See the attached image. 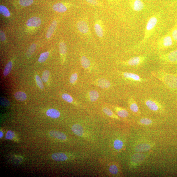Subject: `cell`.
Listing matches in <instances>:
<instances>
[{
	"label": "cell",
	"instance_id": "1",
	"mask_svg": "<svg viewBox=\"0 0 177 177\" xmlns=\"http://www.w3.org/2000/svg\"><path fill=\"white\" fill-rule=\"evenodd\" d=\"M158 20V16L157 14L153 15L149 18L144 30V36L140 42L137 45L138 47L144 45L149 39L154 31L157 24Z\"/></svg>",
	"mask_w": 177,
	"mask_h": 177
},
{
	"label": "cell",
	"instance_id": "2",
	"mask_svg": "<svg viewBox=\"0 0 177 177\" xmlns=\"http://www.w3.org/2000/svg\"><path fill=\"white\" fill-rule=\"evenodd\" d=\"M156 75L168 87L171 88H177V77L175 76L163 72H159Z\"/></svg>",
	"mask_w": 177,
	"mask_h": 177
},
{
	"label": "cell",
	"instance_id": "3",
	"mask_svg": "<svg viewBox=\"0 0 177 177\" xmlns=\"http://www.w3.org/2000/svg\"><path fill=\"white\" fill-rule=\"evenodd\" d=\"M149 153H137L132 156L130 162L131 168L136 167L141 165L147 159L150 155Z\"/></svg>",
	"mask_w": 177,
	"mask_h": 177
},
{
	"label": "cell",
	"instance_id": "4",
	"mask_svg": "<svg viewBox=\"0 0 177 177\" xmlns=\"http://www.w3.org/2000/svg\"><path fill=\"white\" fill-rule=\"evenodd\" d=\"M174 43L170 31L161 38L158 41V46L160 49L164 50L171 48Z\"/></svg>",
	"mask_w": 177,
	"mask_h": 177
},
{
	"label": "cell",
	"instance_id": "5",
	"mask_svg": "<svg viewBox=\"0 0 177 177\" xmlns=\"http://www.w3.org/2000/svg\"><path fill=\"white\" fill-rule=\"evenodd\" d=\"M146 105L151 111L155 112L162 113L163 107L159 102L153 99H147L145 101Z\"/></svg>",
	"mask_w": 177,
	"mask_h": 177
},
{
	"label": "cell",
	"instance_id": "6",
	"mask_svg": "<svg viewBox=\"0 0 177 177\" xmlns=\"http://www.w3.org/2000/svg\"><path fill=\"white\" fill-rule=\"evenodd\" d=\"M155 143L144 142L136 144L134 149L137 153H145L148 152L155 146Z\"/></svg>",
	"mask_w": 177,
	"mask_h": 177
},
{
	"label": "cell",
	"instance_id": "7",
	"mask_svg": "<svg viewBox=\"0 0 177 177\" xmlns=\"http://www.w3.org/2000/svg\"><path fill=\"white\" fill-rule=\"evenodd\" d=\"M162 61L171 64H177V49L160 56Z\"/></svg>",
	"mask_w": 177,
	"mask_h": 177
},
{
	"label": "cell",
	"instance_id": "8",
	"mask_svg": "<svg viewBox=\"0 0 177 177\" xmlns=\"http://www.w3.org/2000/svg\"><path fill=\"white\" fill-rule=\"evenodd\" d=\"M147 59V56L140 55L133 57L125 61L123 64L129 66H137L143 64Z\"/></svg>",
	"mask_w": 177,
	"mask_h": 177
},
{
	"label": "cell",
	"instance_id": "9",
	"mask_svg": "<svg viewBox=\"0 0 177 177\" xmlns=\"http://www.w3.org/2000/svg\"><path fill=\"white\" fill-rule=\"evenodd\" d=\"M77 27L80 33L87 34L89 32V28L88 23L85 20H80L77 24Z\"/></svg>",
	"mask_w": 177,
	"mask_h": 177
},
{
	"label": "cell",
	"instance_id": "10",
	"mask_svg": "<svg viewBox=\"0 0 177 177\" xmlns=\"http://www.w3.org/2000/svg\"><path fill=\"white\" fill-rule=\"evenodd\" d=\"M122 75L124 77L133 82H143L144 80L138 74L129 72H123Z\"/></svg>",
	"mask_w": 177,
	"mask_h": 177
},
{
	"label": "cell",
	"instance_id": "11",
	"mask_svg": "<svg viewBox=\"0 0 177 177\" xmlns=\"http://www.w3.org/2000/svg\"><path fill=\"white\" fill-rule=\"evenodd\" d=\"M158 121L148 118H142L138 122L139 125L143 126H150L156 125H157L159 123Z\"/></svg>",
	"mask_w": 177,
	"mask_h": 177
},
{
	"label": "cell",
	"instance_id": "12",
	"mask_svg": "<svg viewBox=\"0 0 177 177\" xmlns=\"http://www.w3.org/2000/svg\"><path fill=\"white\" fill-rule=\"evenodd\" d=\"M129 105L130 110L136 116H139L141 114V112L137 102L133 99L131 98L129 99Z\"/></svg>",
	"mask_w": 177,
	"mask_h": 177
},
{
	"label": "cell",
	"instance_id": "13",
	"mask_svg": "<svg viewBox=\"0 0 177 177\" xmlns=\"http://www.w3.org/2000/svg\"><path fill=\"white\" fill-rule=\"evenodd\" d=\"M72 131L74 134L78 136L84 137L86 136L84 130L82 126L78 124L74 125L72 127Z\"/></svg>",
	"mask_w": 177,
	"mask_h": 177
},
{
	"label": "cell",
	"instance_id": "14",
	"mask_svg": "<svg viewBox=\"0 0 177 177\" xmlns=\"http://www.w3.org/2000/svg\"><path fill=\"white\" fill-rule=\"evenodd\" d=\"M41 21L40 18L34 17L27 20L26 25L28 27H39L41 25Z\"/></svg>",
	"mask_w": 177,
	"mask_h": 177
},
{
	"label": "cell",
	"instance_id": "15",
	"mask_svg": "<svg viewBox=\"0 0 177 177\" xmlns=\"http://www.w3.org/2000/svg\"><path fill=\"white\" fill-rule=\"evenodd\" d=\"M95 31L97 36L99 38H102L104 36V29L101 23L99 21L95 22L94 25Z\"/></svg>",
	"mask_w": 177,
	"mask_h": 177
},
{
	"label": "cell",
	"instance_id": "16",
	"mask_svg": "<svg viewBox=\"0 0 177 177\" xmlns=\"http://www.w3.org/2000/svg\"><path fill=\"white\" fill-rule=\"evenodd\" d=\"M113 108L119 117L125 118L129 115L128 111L126 109L116 106H114Z\"/></svg>",
	"mask_w": 177,
	"mask_h": 177
},
{
	"label": "cell",
	"instance_id": "17",
	"mask_svg": "<svg viewBox=\"0 0 177 177\" xmlns=\"http://www.w3.org/2000/svg\"><path fill=\"white\" fill-rule=\"evenodd\" d=\"M49 134L51 136L60 140L65 141L67 139L66 135L59 131L52 130L50 132Z\"/></svg>",
	"mask_w": 177,
	"mask_h": 177
},
{
	"label": "cell",
	"instance_id": "18",
	"mask_svg": "<svg viewBox=\"0 0 177 177\" xmlns=\"http://www.w3.org/2000/svg\"><path fill=\"white\" fill-rule=\"evenodd\" d=\"M52 159L57 161H64L68 159L67 156L62 153H53L52 155Z\"/></svg>",
	"mask_w": 177,
	"mask_h": 177
},
{
	"label": "cell",
	"instance_id": "19",
	"mask_svg": "<svg viewBox=\"0 0 177 177\" xmlns=\"http://www.w3.org/2000/svg\"><path fill=\"white\" fill-rule=\"evenodd\" d=\"M53 10L57 12L62 13L66 11L67 10V7L62 3H58L53 6Z\"/></svg>",
	"mask_w": 177,
	"mask_h": 177
},
{
	"label": "cell",
	"instance_id": "20",
	"mask_svg": "<svg viewBox=\"0 0 177 177\" xmlns=\"http://www.w3.org/2000/svg\"><path fill=\"white\" fill-rule=\"evenodd\" d=\"M97 85L102 88H108L111 86V83L109 81L105 79H99L97 81Z\"/></svg>",
	"mask_w": 177,
	"mask_h": 177
},
{
	"label": "cell",
	"instance_id": "21",
	"mask_svg": "<svg viewBox=\"0 0 177 177\" xmlns=\"http://www.w3.org/2000/svg\"><path fill=\"white\" fill-rule=\"evenodd\" d=\"M132 7L135 11H140L143 10L144 4L141 0H135L133 3Z\"/></svg>",
	"mask_w": 177,
	"mask_h": 177
},
{
	"label": "cell",
	"instance_id": "22",
	"mask_svg": "<svg viewBox=\"0 0 177 177\" xmlns=\"http://www.w3.org/2000/svg\"><path fill=\"white\" fill-rule=\"evenodd\" d=\"M57 22L56 21L54 20L51 24L46 34V37L48 39L50 38L52 36L57 26Z\"/></svg>",
	"mask_w": 177,
	"mask_h": 177
},
{
	"label": "cell",
	"instance_id": "23",
	"mask_svg": "<svg viewBox=\"0 0 177 177\" xmlns=\"http://www.w3.org/2000/svg\"><path fill=\"white\" fill-rule=\"evenodd\" d=\"M124 142L120 139H116L113 142V147L116 150L118 151L122 150L124 147Z\"/></svg>",
	"mask_w": 177,
	"mask_h": 177
},
{
	"label": "cell",
	"instance_id": "24",
	"mask_svg": "<svg viewBox=\"0 0 177 177\" xmlns=\"http://www.w3.org/2000/svg\"><path fill=\"white\" fill-rule=\"evenodd\" d=\"M102 110H103L104 113L106 114L107 116H109V117L115 119L120 120H121L119 117L114 113L113 111H112L110 109L105 107L103 108Z\"/></svg>",
	"mask_w": 177,
	"mask_h": 177
},
{
	"label": "cell",
	"instance_id": "25",
	"mask_svg": "<svg viewBox=\"0 0 177 177\" xmlns=\"http://www.w3.org/2000/svg\"><path fill=\"white\" fill-rule=\"evenodd\" d=\"M46 115L51 118H57L59 117L60 113L59 111L56 109H49L47 111Z\"/></svg>",
	"mask_w": 177,
	"mask_h": 177
},
{
	"label": "cell",
	"instance_id": "26",
	"mask_svg": "<svg viewBox=\"0 0 177 177\" xmlns=\"http://www.w3.org/2000/svg\"><path fill=\"white\" fill-rule=\"evenodd\" d=\"M80 62L82 66L85 69H88L91 66L90 60L85 56L83 55L81 57Z\"/></svg>",
	"mask_w": 177,
	"mask_h": 177
},
{
	"label": "cell",
	"instance_id": "27",
	"mask_svg": "<svg viewBox=\"0 0 177 177\" xmlns=\"http://www.w3.org/2000/svg\"><path fill=\"white\" fill-rule=\"evenodd\" d=\"M88 96L91 101L95 102L99 99V94L97 91L92 90L88 93Z\"/></svg>",
	"mask_w": 177,
	"mask_h": 177
},
{
	"label": "cell",
	"instance_id": "28",
	"mask_svg": "<svg viewBox=\"0 0 177 177\" xmlns=\"http://www.w3.org/2000/svg\"><path fill=\"white\" fill-rule=\"evenodd\" d=\"M15 98L20 101H23L27 99V95L24 92H18L16 93L14 95Z\"/></svg>",
	"mask_w": 177,
	"mask_h": 177
},
{
	"label": "cell",
	"instance_id": "29",
	"mask_svg": "<svg viewBox=\"0 0 177 177\" xmlns=\"http://www.w3.org/2000/svg\"><path fill=\"white\" fill-rule=\"evenodd\" d=\"M170 32L174 43H177V21L171 30Z\"/></svg>",
	"mask_w": 177,
	"mask_h": 177
},
{
	"label": "cell",
	"instance_id": "30",
	"mask_svg": "<svg viewBox=\"0 0 177 177\" xmlns=\"http://www.w3.org/2000/svg\"><path fill=\"white\" fill-rule=\"evenodd\" d=\"M59 50L60 53L62 56H65L67 53V48L66 44L64 42H61L60 43Z\"/></svg>",
	"mask_w": 177,
	"mask_h": 177
},
{
	"label": "cell",
	"instance_id": "31",
	"mask_svg": "<svg viewBox=\"0 0 177 177\" xmlns=\"http://www.w3.org/2000/svg\"><path fill=\"white\" fill-rule=\"evenodd\" d=\"M13 66V63L11 61H9L6 66L4 69L3 75L5 76H8L10 73Z\"/></svg>",
	"mask_w": 177,
	"mask_h": 177
},
{
	"label": "cell",
	"instance_id": "32",
	"mask_svg": "<svg viewBox=\"0 0 177 177\" xmlns=\"http://www.w3.org/2000/svg\"><path fill=\"white\" fill-rule=\"evenodd\" d=\"M109 171L110 173L113 175H116L119 172L118 167L117 165L113 164L110 165L109 168Z\"/></svg>",
	"mask_w": 177,
	"mask_h": 177
},
{
	"label": "cell",
	"instance_id": "33",
	"mask_svg": "<svg viewBox=\"0 0 177 177\" xmlns=\"http://www.w3.org/2000/svg\"><path fill=\"white\" fill-rule=\"evenodd\" d=\"M0 12L2 15L5 17H9L10 16V13L7 8L5 6L3 5L0 6Z\"/></svg>",
	"mask_w": 177,
	"mask_h": 177
},
{
	"label": "cell",
	"instance_id": "34",
	"mask_svg": "<svg viewBox=\"0 0 177 177\" xmlns=\"http://www.w3.org/2000/svg\"><path fill=\"white\" fill-rule=\"evenodd\" d=\"M36 49V44H33L28 49L26 55L28 57H31L33 54Z\"/></svg>",
	"mask_w": 177,
	"mask_h": 177
},
{
	"label": "cell",
	"instance_id": "35",
	"mask_svg": "<svg viewBox=\"0 0 177 177\" xmlns=\"http://www.w3.org/2000/svg\"><path fill=\"white\" fill-rule=\"evenodd\" d=\"M49 55V53L48 52H44L41 53L39 58L38 61L40 63H43L45 62L47 59Z\"/></svg>",
	"mask_w": 177,
	"mask_h": 177
},
{
	"label": "cell",
	"instance_id": "36",
	"mask_svg": "<svg viewBox=\"0 0 177 177\" xmlns=\"http://www.w3.org/2000/svg\"><path fill=\"white\" fill-rule=\"evenodd\" d=\"M62 97L64 101L67 102H68V103H73L74 101L73 98L70 95L68 94H66V93L63 94L62 95Z\"/></svg>",
	"mask_w": 177,
	"mask_h": 177
},
{
	"label": "cell",
	"instance_id": "37",
	"mask_svg": "<svg viewBox=\"0 0 177 177\" xmlns=\"http://www.w3.org/2000/svg\"><path fill=\"white\" fill-rule=\"evenodd\" d=\"M34 2L33 0H20L19 3L21 5L26 7L31 5Z\"/></svg>",
	"mask_w": 177,
	"mask_h": 177
},
{
	"label": "cell",
	"instance_id": "38",
	"mask_svg": "<svg viewBox=\"0 0 177 177\" xmlns=\"http://www.w3.org/2000/svg\"><path fill=\"white\" fill-rule=\"evenodd\" d=\"M49 75L50 72L49 71L46 70L43 72L42 76V80L44 82H47Z\"/></svg>",
	"mask_w": 177,
	"mask_h": 177
},
{
	"label": "cell",
	"instance_id": "39",
	"mask_svg": "<svg viewBox=\"0 0 177 177\" xmlns=\"http://www.w3.org/2000/svg\"><path fill=\"white\" fill-rule=\"evenodd\" d=\"M78 79V74L75 73L72 74L70 79V82L72 84H75Z\"/></svg>",
	"mask_w": 177,
	"mask_h": 177
},
{
	"label": "cell",
	"instance_id": "40",
	"mask_svg": "<svg viewBox=\"0 0 177 177\" xmlns=\"http://www.w3.org/2000/svg\"><path fill=\"white\" fill-rule=\"evenodd\" d=\"M36 80L37 84L38 86L41 89H43V88H44V85L43 81H42L40 77L38 75H36Z\"/></svg>",
	"mask_w": 177,
	"mask_h": 177
},
{
	"label": "cell",
	"instance_id": "41",
	"mask_svg": "<svg viewBox=\"0 0 177 177\" xmlns=\"http://www.w3.org/2000/svg\"><path fill=\"white\" fill-rule=\"evenodd\" d=\"M15 133L11 131H8L5 136V138L7 139H12L15 137Z\"/></svg>",
	"mask_w": 177,
	"mask_h": 177
},
{
	"label": "cell",
	"instance_id": "42",
	"mask_svg": "<svg viewBox=\"0 0 177 177\" xmlns=\"http://www.w3.org/2000/svg\"><path fill=\"white\" fill-rule=\"evenodd\" d=\"M88 3L95 6H101V4L97 0H85Z\"/></svg>",
	"mask_w": 177,
	"mask_h": 177
},
{
	"label": "cell",
	"instance_id": "43",
	"mask_svg": "<svg viewBox=\"0 0 177 177\" xmlns=\"http://www.w3.org/2000/svg\"><path fill=\"white\" fill-rule=\"evenodd\" d=\"M1 103L2 106L7 107L10 105V102L4 98L1 97Z\"/></svg>",
	"mask_w": 177,
	"mask_h": 177
},
{
	"label": "cell",
	"instance_id": "44",
	"mask_svg": "<svg viewBox=\"0 0 177 177\" xmlns=\"http://www.w3.org/2000/svg\"><path fill=\"white\" fill-rule=\"evenodd\" d=\"M0 38H1V41H4L6 39L5 35L4 32L1 30V33H0Z\"/></svg>",
	"mask_w": 177,
	"mask_h": 177
},
{
	"label": "cell",
	"instance_id": "45",
	"mask_svg": "<svg viewBox=\"0 0 177 177\" xmlns=\"http://www.w3.org/2000/svg\"><path fill=\"white\" fill-rule=\"evenodd\" d=\"M3 132H2L1 131L0 132V138H1L3 136Z\"/></svg>",
	"mask_w": 177,
	"mask_h": 177
}]
</instances>
